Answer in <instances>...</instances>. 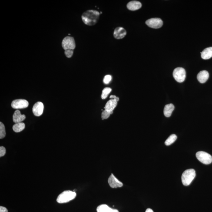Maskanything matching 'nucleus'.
Returning <instances> with one entry per match:
<instances>
[{
	"label": "nucleus",
	"instance_id": "obj_13",
	"mask_svg": "<svg viewBox=\"0 0 212 212\" xmlns=\"http://www.w3.org/2000/svg\"><path fill=\"white\" fill-rule=\"evenodd\" d=\"M142 6L141 3L138 1H131L127 5V8L131 11H135L140 9Z\"/></svg>",
	"mask_w": 212,
	"mask_h": 212
},
{
	"label": "nucleus",
	"instance_id": "obj_19",
	"mask_svg": "<svg viewBox=\"0 0 212 212\" xmlns=\"http://www.w3.org/2000/svg\"><path fill=\"white\" fill-rule=\"evenodd\" d=\"M25 124L23 123H18L15 124L13 127V129L16 132H19L22 131L25 128Z\"/></svg>",
	"mask_w": 212,
	"mask_h": 212
},
{
	"label": "nucleus",
	"instance_id": "obj_29",
	"mask_svg": "<svg viewBox=\"0 0 212 212\" xmlns=\"http://www.w3.org/2000/svg\"><path fill=\"white\" fill-rule=\"evenodd\" d=\"M116 97V96H114V95H112L111 96H110V98L112 99H115Z\"/></svg>",
	"mask_w": 212,
	"mask_h": 212
},
{
	"label": "nucleus",
	"instance_id": "obj_6",
	"mask_svg": "<svg viewBox=\"0 0 212 212\" xmlns=\"http://www.w3.org/2000/svg\"><path fill=\"white\" fill-rule=\"evenodd\" d=\"M62 46L64 50H74L75 48V40L73 37H66L63 40Z\"/></svg>",
	"mask_w": 212,
	"mask_h": 212
},
{
	"label": "nucleus",
	"instance_id": "obj_12",
	"mask_svg": "<svg viewBox=\"0 0 212 212\" xmlns=\"http://www.w3.org/2000/svg\"><path fill=\"white\" fill-rule=\"evenodd\" d=\"M209 77V74L207 71H200L198 74L197 78L199 82L201 84H204L207 81Z\"/></svg>",
	"mask_w": 212,
	"mask_h": 212
},
{
	"label": "nucleus",
	"instance_id": "obj_11",
	"mask_svg": "<svg viewBox=\"0 0 212 212\" xmlns=\"http://www.w3.org/2000/svg\"><path fill=\"white\" fill-rule=\"evenodd\" d=\"M127 34V31L124 28L121 27H118L114 30V36L116 39H120L124 38Z\"/></svg>",
	"mask_w": 212,
	"mask_h": 212
},
{
	"label": "nucleus",
	"instance_id": "obj_15",
	"mask_svg": "<svg viewBox=\"0 0 212 212\" xmlns=\"http://www.w3.org/2000/svg\"><path fill=\"white\" fill-rule=\"evenodd\" d=\"M97 212H119L117 210L111 208L106 204H102L98 206L97 208Z\"/></svg>",
	"mask_w": 212,
	"mask_h": 212
},
{
	"label": "nucleus",
	"instance_id": "obj_5",
	"mask_svg": "<svg viewBox=\"0 0 212 212\" xmlns=\"http://www.w3.org/2000/svg\"><path fill=\"white\" fill-rule=\"evenodd\" d=\"M174 79L179 83H182L185 80L186 72L185 70L181 67H177L175 69L173 72Z\"/></svg>",
	"mask_w": 212,
	"mask_h": 212
},
{
	"label": "nucleus",
	"instance_id": "obj_25",
	"mask_svg": "<svg viewBox=\"0 0 212 212\" xmlns=\"http://www.w3.org/2000/svg\"><path fill=\"white\" fill-rule=\"evenodd\" d=\"M112 80V76L111 75H107L105 76L104 79V84H108Z\"/></svg>",
	"mask_w": 212,
	"mask_h": 212
},
{
	"label": "nucleus",
	"instance_id": "obj_1",
	"mask_svg": "<svg viewBox=\"0 0 212 212\" xmlns=\"http://www.w3.org/2000/svg\"><path fill=\"white\" fill-rule=\"evenodd\" d=\"M100 14L98 11L89 10L83 13L81 18L84 24L88 26H93L98 21Z\"/></svg>",
	"mask_w": 212,
	"mask_h": 212
},
{
	"label": "nucleus",
	"instance_id": "obj_17",
	"mask_svg": "<svg viewBox=\"0 0 212 212\" xmlns=\"http://www.w3.org/2000/svg\"><path fill=\"white\" fill-rule=\"evenodd\" d=\"M201 57L203 59H208L212 57V47L205 49L201 52Z\"/></svg>",
	"mask_w": 212,
	"mask_h": 212
},
{
	"label": "nucleus",
	"instance_id": "obj_8",
	"mask_svg": "<svg viewBox=\"0 0 212 212\" xmlns=\"http://www.w3.org/2000/svg\"><path fill=\"white\" fill-rule=\"evenodd\" d=\"M29 105V103L27 100L18 99L14 100L11 103V106L14 109H23L27 108Z\"/></svg>",
	"mask_w": 212,
	"mask_h": 212
},
{
	"label": "nucleus",
	"instance_id": "obj_16",
	"mask_svg": "<svg viewBox=\"0 0 212 212\" xmlns=\"http://www.w3.org/2000/svg\"><path fill=\"white\" fill-rule=\"evenodd\" d=\"M117 101L115 100L112 99L107 102L104 108L105 110L109 112L113 111L115 107H116Z\"/></svg>",
	"mask_w": 212,
	"mask_h": 212
},
{
	"label": "nucleus",
	"instance_id": "obj_18",
	"mask_svg": "<svg viewBox=\"0 0 212 212\" xmlns=\"http://www.w3.org/2000/svg\"><path fill=\"white\" fill-rule=\"evenodd\" d=\"M174 106L173 104H167L165 106L164 109V114L166 117H169L171 115L172 113L174 111Z\"/></svg>",
	"mask_w": 212,
	"mask_h": 212
},
{
	"label": "nucleus",
	"instance_id": "obj_7",
	"mask_svg": "<svg viewBox=\"0 0 212 212\" xmlns=\"http://www.w3.org/2000/svg\"><path fill=\"white\" fill-rule=\"evenodd\" d=\"M146 24L150 28L157 29L162 26L163 22L161 19L158 18H152L146 21Z\"/></svg>",
	"mask_w": 212,
	"mask_h": 212
},
{
	"label": "nucleus",
	"instance_id": "obj_2",
	"mask_svg": "<svg viewBox=\"0 0 212 212\" xmlns=\"http://www.w3.org/2000/svg\"><path fill=\"white\" fill-rule=\"evenodd\" d=\"M195 177L196 172L194 169H188L186 170L181 176V181L183 185H190Z\"/></svg>",
	"mask_w": 212,
	"mask_h": 212
},
{
	"label": "nucleus",
	"instance_id": "obj_20",
	"mask_svg": "<svg viewBox=\"0 0 212 212\" xmlns=\"http://www.w3.org/2000/svg\"><path fill=\"white\" fill-rule=\"evenodd\" d=\"M177 135L174 134H172L166 140L165 144V145L169 146L174 143L176 140H177Z\"/></svg>",
	"mask_w": 212,
	"mask_h": 212
},
{
	"label": "nucleus",
	"instance_id": "obj_28",
	"mask_svg": "<svg viewBox=\"0 0 212 212\" xmlns=\"http://www.w3.org/2000/svg\"><path fill=\"white\" fill-rule=\"evenodd\" d=\"M145 212H154V211H153V210H152V209L148 208L146 210Z\"/></svg>",
	"mask_w": 212,
	"mask_h": 212
},
{
	"label": "nucleus",
	"instance_id": "obj_3",
	"mask_svg": "<svg viewBox=\"0 0 212 212\" xmlns=\"http://www.w3.org/2000/svg\"><path fill=\"white\" fill-rule=\"evenodd\" d=\"M76 193L71 190H65L59 195L57 199V201L59 203L68 202L75 198Z\"/></svg>",
	"mask_w": 212,
	"mask_h": 212
},
{
	"label": "nucleus",
	"instance_id": "obj_9",
	"mask_svg": "<svg viewBox=\"0 0 212 212\" xmlns=\"http://www.w3.org/2000/svg\"><path fill=\"white\" fill-rule=\"evenodd\" d=\"M108 183L110 187L112 188H116L121 187L123 186V183L116 178V177L112 174L108 179Z\"/></svg>",
	"mask_w": 212,
	"mask_h": 212
},
{
	"label": "nucleus",
	"instance_id": "obj_30",
	"mask_svg": "<svg viewBox=\"0 0 212 212\" xmlns=\"http://www.w3.org/2000/svg\"><path fill=\"white\" fill-rule=\"evenodd\" d=\"M114 100H115L117 102L119 101V98H118V97H116L115 99H114Z\"/></svg>",
	"mask_w": 212,
	"mask_h": 212
},
{
	"label": "nucleus",
	"instance_id": "obj_23",
	"mask_svg": "<svg viewBox=\"0 0 212 212\" xmlns=\"http://www.w3.org/2000/svg\"><path fill=\"white\" fill-rule=\"evenodd\" d=\"M112 113L113 111L109 112L107 111V110H104V111H103L101 114V117L102 120L107 119L109 117L110 115L112 114Z\"/></svg>",
	"mask_w": 212,
	"mask_h": 212
},
{
	"label": "nucleus",
	"instance_id": "obj_27",
	"mask_svg": "<svg viewBox=\"0 0 212 212\" xmlns=\"http://www.w3.org/2000/svg\"><path fill=\"white\" fill-rule=\"evenodd\" d=\"M0 212H8V210L6 208L2 206L0 207Z\"/></svg>",
	"mask_w": 212,
	"mask_h": 212
},
{
	"label": "nucleus",
	"instance_id": "obj_22",
	"mask_svg": "<svg viewBox=\"0 0 212 212\" xmlns=\"http://www.w3.org/2000/svg\"><path fill=\"white\" fill-rule=\"evenodd\" d=\"M6 132L5 125L2 123L0 122V138L2 139L5 137Z\"/></svg>",
	"mask_w": 212,
	"mask_h": 212
},
{
	"label": "nucleus",
	"instance_id": "obj_24",
	"mask_svg": "<svg viewBox=\"0 0 212 212\" xmlns=\"http://www.w3.org/2000/svg\"><path fill=\"white\" fill-rule=\"evenodd\" d=\"M64 54H65V55L66 56L67 58H71L73 54H74V50H66L65 51H64Z\"/></svg>",
	"mask_w": 212,
	"mask_h": 212
},
{
	"label": "nucleus",
	"instance_id": "obj_14",
	"mask_svg": "<svg viewBox=\"0 0 212 212\" xmlns=\"http://www.w3.org/2000/svg\"><path fill=\"white\" fill-rule=\"evenodd\" d=\"M13 121L15 124L22 122L26 118V116L24 114H21L18 110H17L14 112L13 116Z\"/></svg>",
	"mask_w": 212,
	"mask_h": 212
},
{
	"label": "nucleus",
	"instance_id": "obj_4",
	"mask_svg": "<svg viewBox=\"0 0 212 212\" xmlns=\"http://www.w3.org/2000/svg\"><path fill=\"white\" fill-rule=\"evenodd\" d=\"M196 156L198 160L203 164L209 165L212 162V156L205 152L199 151Z\"/></svg>",
	"mask_w": 212,
	"mask_h": 212
},
{
	"label": "nucleus",
	"instance_id": "obj_10",
	"mask_svg": "<svg viewBox=\"0 0 212 212\" xmlns=\"http://www.w3.org/2000/svg\"><path fill=\"white\" fill-rule=\"evenodd\" d=\"M43 104L41 102H38L34 104L33 107V112L34 115L36 116H39L43 114Z\"/></svg>",
	"mask_w": 212,
	"mask_h": 212
},
{
	"label": "nucleus",
	"instance_id": "obj_26",
	"mask_svg": "<svg viewBox=\"0 0 212 212\" xmlns=\"http://www.w3.org/2000/svg\"><path fill=\"white\" fill-rule=\"evenodd\" d=\"M6 149L5 147L1 146L0 147V157H3L6 154Z\"/></svg>",
	"mask_w": 212,
	"mask_h": 212
},
{
	"label": "nucleus",
	"instance_id": "obj_21",
	"mask_svg": "<svg viewBox=\"0 0 212 212\" xmlns=\"http://www.w3.org/2000/svg\"><path fill=\"white\" fill-rule=\"evenodd\" d=\"M111 91L112 89L108 88V87L104 88L102 91V93L101 96V98L102 99H105L108 96V94L111 92Z\"/></svg>",
	"mask_w": 212,
	"mask_h": 212
}]
</instances>
